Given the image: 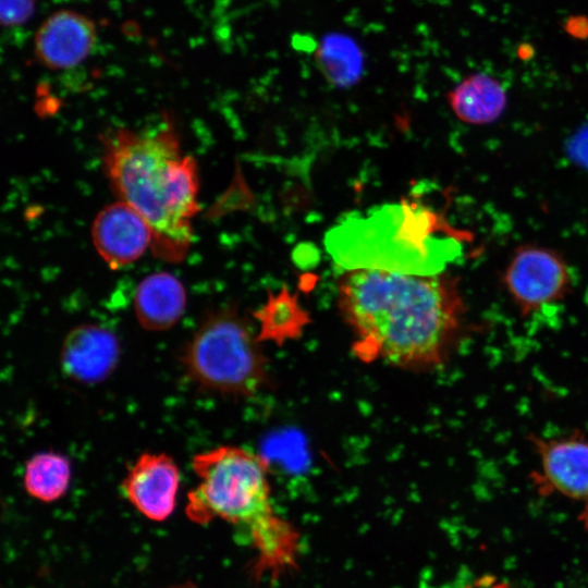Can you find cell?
<instances>
[{
    "label": "cell",
    "instance_id": "obj_6",
    "mask_svg": "<svg viewBox=\"0 0 588 588\" xmlns=\"http://www.w3.org/2000/svg\"><path fill=\"white\" fill-rule=\"evenodd\" d=\"M503 282L522 316L534 318L565 301L574 287L575 273L559 253L526 244L513 254Z\"/></svg>",
    "mask_w": 588,
    "mask_h": 588
},
{
    "label": "cell",
    "instance_id": "obj_9",
    "mask_svg": "<svg viewBox=\"0 0 588 588\" xmlns=\"http://www.w3.org/2000/svg\"><path fill=\"white\" fill-rule=\"evenodd\" d=\"M93 244L111 269L136 261L151 247L154 233L146 219L125 201L105 206L91 224Z\"/></svg>",
    "mask_w": 588,
    "mask_h": 588
},
{
    "label": "cell",
    "instance_id": "obj_11",
    "mask_svg": "<svg viewBox=\"0 0 588 588\" xmlns=\"http://www.w3.org/2000/svg\"><path fill=\"white\" fill-rule=\"evenodd\" d=\"M96 41V25L88 16L59 10L47 16L36 30L34 53L50 70H69L90 54Z\"/></svg>",
    "mask_w": 588,
    "mask_h": 588
},
{
    "label": "cell",
    "instance_id": "obj_8",
    "mask_svg": "<svg viewBox=\"0 0 588 588\" xmlns=\"http://www.w3.org/2000/svg\"><path fill=\"white\" fill-rule=\"evenodd\" d=\"M180 481V469L170 455L145 452L130 467L121 486L143 516L163 522L174 512Z\"/></svg>",
    "mask_w": 588,
    "mask_h": 588
},
{
    "label": "cell",
    "instance_id": "obj_3",
    "mask_svg": "<svg viewBox=\"0 0 588 588\" xmlns=\"http://www.w3.org/2000/svg\"><path fill=\"white\" fill-rule=\"evenodd\" d=\"M192 468L199 483L187 494L189 520L207 525L222 519L246 531L256 551V576L292 563L298 535L273 510L265 458L240 446L221 445L195 454Z\"/></svg>",
    "mask_w": 588,
    "mask_h": 588
},
{
    "label": "cell",
    "instance_id": "obj_12",
    "mask_svg": "<svg viewBox=\"0 0 588 588\" xmlns=\"http://www.w3.org/2000/svg\"><path fill=\"white\" fill-rule=\"evenodd\" d=\"M133 306L142 328L155 332L169 330L185 313V287L172 273H151L138 283Z\"/></svg>",
    "mask_w": 588,
    "mask_h": 588
},
{
    "label": "cell",
    "instance_id": "obj_19",
    "mask_svg": "<svg viewBox=\"0 0 588 588\" xmlns=\"http://www.w3.org/2000/svg\"><path fill=\"white\" fill-rule=\"evenodd\" d=\"M584 302H585L587 313H588V286H587V289L585 291V294H584Z\"/></svg>",
    "mask_w": 588,
    "mask_h": 588
},
{
    "label": "cell",
    "instance_id": "obj_10",
    "mask_svg": "<svg viewBox=\"0 0 588 588\" xmlns=\"http://www.w3.org/2000/svg\"><path fill=\"white\" fill-rule=\"evenodd\" d=\"M120 356V341L111 330L97 323H82L65 335L60 366L71 380L94 385L113 373Z\"/></svg>",
    "mask_w": 588,
    "mask_h": 588
},
{
    "label": "cell",
    "instance_id": "obj_13",
    "mask_svg": "<svg viewBox=\"0 0 588 588\" xmlns=\"http://www.w3.org/2000/svg\"><path fill=\"white\" fill-rule=\"evenodd\" d=\"M455 115L466 123L487 124L495 121L506 107L502 84L482 73L469 75L448 95Z\"/></svg>",
    "mask_w": 588,
    "mask_h": 588
},
{
    "label": "cell",
    "instance_id": "obj_4",
    "mask_svg": "<svg viewBox=\"0 0 588 588\" xmlns=\"http://www.w3.org/2000/svg\"><path fill=\"white\" fill-rule=\"evenodd\" d=\"M327 244L334 259L351 269L437 273L456 254L448 225L414 203L347 219L330 231Z\"/></svg>",
    "mask_w": 588,
    "mask_h": 588
},
{
    "label": "cell",
    "instance_id": "obj_16",
    "mask_svg": "<svg viewBox=\"0 0 588 588\" xmlns=\"http://www.w3.org/2000/svg\"><path fill=\"white\" fill-rule=\"evenodd\" d=\"M254 317L259 322L258 341H272L278 344L294 338L307 321V316L296 297L286 289L277 294L270 293L265 305L254 314Z\"/></svg>",
    "mask_w": 588,
    "mask_h": 588
},
{
    "label": "cell",
    "instance_id": "obj_17",
    "mask_svg": "<svg viewBox=\"0 0 588 588\" xmlns=\"http://www.w3.org/2000/svg\"><path fill=\"white\" fill-rule=\"evenodd\" d=\"M37 0H0V25L5 27L25 24L34 14Z\"/></svg>",
    "mask_w": 588,
    "mask_h": 588
},
{
    "label": "cell",
    "instance_id": "obj_1",
    "mask_svg": "<svg viewBox=\"0 0 588 588\" xmlns=\"http://www.w3.org/2000/svg\"><path fill=\"white\" fill-rule=\"evenodd\" d=\"M338 306L353 331L358 358L414 372L445 365L465 313L457 280L448 273L375 268L341 275Z\"/></svg>",
    "mask_w": 588,
    "mask_h": 588
},
{
    "label": "cell",
    "instance_id": "obj_14",
    "mask_svg": "<svg viewBox=\"0 0 588 588\" xmlns=\"http://www.w3.org/2000/svg\"><path fill=\"white\" fill-rule=\"evenodd\" d=\"M315 61L324 78L335 87L355 85L364 71V54L348 35L331 33L315 49Z\"/></svg>",
    "mask_w": 588,
    "mask_h": 588
},
{
    "label": "cell",
    "instance_id": "obj_7",
    "mask_svg": "<svg viewBox=\"0 0 588 588\" xmlns=\"http://www.w3.org/2000/svg\"><path fill=\"white\" fill-rule=\"evenodd\" d=\"M538 457L529 479L542 497L560 494L581 506L588 526V436L573 431L556 437H528Z\"/></svg>",
    "mask_w": 588,
    "mask_h": 588
},
{
    "label": "cell",
    "instance_id": "obj_5",
    "mask_svg": "<svg viewBox=\"0 0 588 588\" xmlns=\"http://www.w3.org/2000/svg\"><path fill=\"white\" fill-rule=\"evenodd\" d=\"M181 363L193 382L225 396H254L269 380L257 333L234 305L204 316L182 351Z\"/></svg>",
    "mask_w": 588,
    "mask_h": 588
},
{
    "label": "cell",
    "instance_id": "obj_18",
    "mask_svg": "<svg viewBox=\"0 0 588 588\" xmlns=\"http://www.w3.org/2000/svg\"><path fill=\"white\" fill-rule=\"evenodd\" d=\"M160 588H203V587L194 583L185 581V583L169 585V586H164Z\"/></svg>",
    "mask_w": 588,
    "mask_h": 588
},
{
    "label": "cell",
    "instance_id": "obj_2",
    "mask_svg": "<svg viewBox=\"0 0 588 588\" xmlns=\"http://www.w3.org/2000/svg\"><path fill=\"white\" fill-rule=\"evenodd\" d=\"M101 143L109 183L119 199L149 223L152 253L166 261H182L199 210L198 174L194 158L182 150L171 118L156 131L111 130Z\"/></svg>",
    "mask_w": 588,
    "mask_h": 588
},
{
    "label": "cell",
    "instance_id": "obj_15",
    "mask_svg": "<svg viewBox=\"0 0 588 588\" xmlns=\"http://www.w3.org/2000/svg\"><path fill=\"white\" fill-rule=\"evenodd\" d=\"M71 476V462L65 455L44 452L35 454L26 463L23 482L30 497L50 503L66 493Z\"/></svg>",
    "mask_w": 588,
    "mask_h": 588
}]
</instances>
